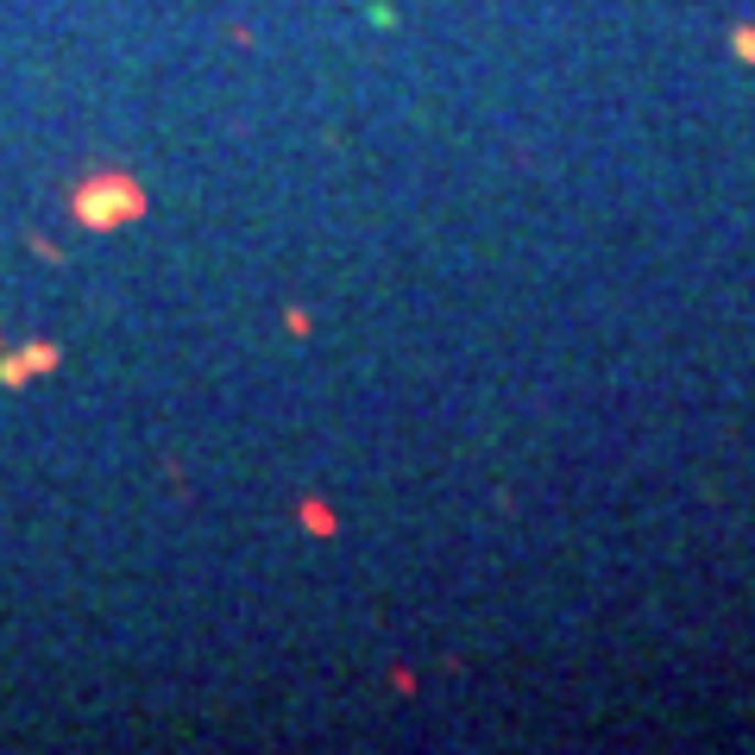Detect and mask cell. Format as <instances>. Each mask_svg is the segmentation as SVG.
Returning a JSON list of instances; mask_svg holds the SVG:
<instances>
[{"label":"cell","mask_w":755,"mask_h":755,"mask_svg":"<svg viewBox=\"0 0 755 755\" xmlns=\"http://www.w3.org/2000/svg\"><path fill=\"white\" fill-rule=\"evenodd\" d=\"M69 208H76L83 227L108 233V227H133L139 215H145V189H139L133 177H120V171H101V177H89L69 196Z\"/></svg>","instance_id":"6da1fadb"},{"label":"cell","mask_w":755,"mask_h":755,"mask_svg":"<svg viewBox=\"0 0 755 755\" xmlns=\"http://www.w3.org/2000/svg\"><path fill=\"white\" fill-rule=\"evenodd\" d=\"M731 51L743 57V64H755V25H736V32H731Z\"/></svg>","instance_id":"7a4b0ae2"},{"label":"cell","mask_w":755,"mask_h":755,"mask_svg":"<svg viewBox=\"0 0 755 755\" xmlns=\"http://www.w3.org/2000/svg\"><path fill=\"white\" fill-rule=\"evenodd\" d=\"M303 523H309L315 535H333V516H328V504H303Z\"/></svg>","instance_id":"3957f363"}]
</instances>
